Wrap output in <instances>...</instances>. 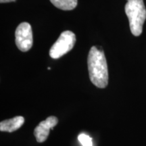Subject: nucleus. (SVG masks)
<instances>
[{
	"mask_svg": "<svg viewBox=\"0 0 146 146\" xmlns=\"http://www.w3.org/2000/svg\"><path fill=\"white\" fill-rule=\"evenodd\" d=\"M88 70L91 81L98 88H105L108 83L106 59L102 47L93 46L89 51Z\"/></svg>",
	"mask_w": 146,
	"mask_h": 146,
	"instance_id": "obj_1",
	"label": "nucleus"
},
{
	"mask_svg": "<svg viewBox=\"0 0 146 146\" xmlns=\"http://www.w3.org/2000/svg\"><path fill=\"white\" fill-rule=\"evenodd\" d=\"M125 12L129 21L131 31L134 36L141 34L146 19V9L143 0H128Z\"/></svg>",
	"mask_w": 146,
	"mask_h": 146,
	"instance_id": "obj_2",
	"label": "nucleus"
},
{
	"mask_svg": "<svg viewBox=\"0 0 146 146\" xmlns=\"http://www.w3.org/2000/svg\"><path fill=\"white\" fill-rule=\"evenodd\" d=\"M76 42V36L72 31H66L60 35L50 50V56L53 59H58L72 50Z\"/></svg>",
	"mask_w": 146,
	"mask_h": 146,
	"instance_id": "obj_3",
	"label": "nucleus"
},
{
	"mask_svg": "<svg viewBox=\"0 0 146 146\" xmlns=\"http://www.w3.org/2000/svg\"><path fill=\"white\" fill-rule=\"evenodd\" d=\"M16 46L22 52H27L33 46V33L31 25L22 23L18 25L15 32Z\"/></svg>",
	"mask_w": 146,
	"mask_h": 146,
	"instance_id": "obj_4",
	"label": "nucleus"
},
{
	"mask_svg": "<svg viewBox=\"0 0 146 146\" xmlns=\"http://www.w3.org/2000/svg\"><path fill=\"white\" fill-rule=\"evenodd\" d=\"M58 118L53 116H50L41 122L34 131V135L36 141L39 143L44 142L49 135L50 129H53V128L58 124Z\"/></svg>",
	"mask_w": 146,
	"mask_h": 146,
	"instance_id": "obj_5",
	"label": "nucleus"
},
{
	"mask_svg": "<svg viewBox=\"0 0 146 146\" xmlns=\"http://www.w3.org/2000/svg\"><path fill=\"white\" fill-rule=\"evenodd\" d=\"M25 123V118L23 116H16L11 119L3 120L0 123V131L3 132L12 133L21 128Z\"/></svg>",
	"mask_w": 146,
	"mask_h": 146,
	"instance_id": "obj_6",
	"label": "nucleus"
},
{
	"mask_svg": "<svg viewBox=\"0 0 146 146\" xmlns=\"http://www.w3.org/2000/svg\"><path fill=\"white\" fill-rule=\"evenodd\" d=\"M56 8L62 10H72L77 5V0H50Z\"/></svg>",
	"mask_w": 146,
	"mask_h": 146,
	"instance_id": "obj_7",
	"label": "nucleus"
},
{
	"mask_svg": "<svg viewBox=\"0 0 146 146\" xmlns=\"http://www.w3.org/2000/svg\"><path fill=\"white\" fill-rule=\"evenodd\" d=\"M78 139L82 146H93L92 138L88 135L81 133L78 136Z\"/></svg>",
	"mask_w": 146,
	"mask_h": 146,
	"instance_id": "obj_8",
	"label": "nucleus"
},
{
	"mask_svg": "<svg viewBox=\"0 0 146 146\" xmlns=\"http://www.w3.org/2000/svg\"><path fill=\"white\" fill-rule=\"evenodd\" d=\"M16 0H0V2L1 3H9V2H12V1H15Z\"/></svg>",
	"mask_w": 146,
	"mask_h": 146,
	"instance_id": "obj_9",
	"label": "nucleus"
}]
</instances>
